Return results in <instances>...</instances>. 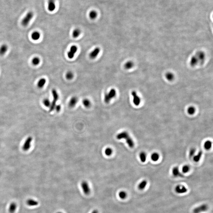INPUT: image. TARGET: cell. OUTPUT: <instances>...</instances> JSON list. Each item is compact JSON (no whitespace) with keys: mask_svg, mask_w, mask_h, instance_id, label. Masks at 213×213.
<instances>
[{"mask_svg":"<svg viewBox=\"0 0 213 213\" xmlns=\"http://www.w3.org/2000/svg\"><path fill=\"white\" fill-rule=\"evenodd\" d=\"M32 137H29L26 139V140H25V142L24 143V145H23V150L25 151H26L29 150L31 148V143L32 142Z\"/></svg>","mask_w":213,"mask_h":213,"instance_id":"ba28073f","label":"cell"},{"mask_svg":"<svg viewBox=\"0 0 213 213\" xmlns=\"http://www.w3.org/2000/svg\"><path fill=\"white\" fill-rule=\"evenodd\" d=\"M62 213V212H58V213Z\"/></svg>","mask_w":213,"mask_h":213,"instance_id":"b9f144b4","label":"cell"},{"mask_svg":"<svg viewBox=\"0 0 213 213\" xmlns=\"http://www.w3.org/2000/svg\"><path fill=\"white\" fill-rule=\"evenodd\" d=\"M26 204L29 206H36L38 204V202L35 200L30 198L26 201Z\"/></svg>","mask_w":213,"mask_h":213,"instance_id":"2e32d148","label":"cell"},{"mask_svg":"<svg viewBox=\"0 0 213 213\" xmlns=\"http://www.w3.org/2000/svg\"><path fill=\"white\" fill-rule=\"evenodd\" d=\"M172 174L175 177H183L182 174L180 172L179 168L178 167H174L172 170Z\"/></svg>","mask_w":213,"mask_h":213,"instance_id":"5bb4252c","label":"cell"},{"mask_svg":"<svg viewBox=\"0 0 213 213\" xmlns=\"http://www.w3.org/2000/svg\"><path fill=\"white\" fill-rule=\"evenodd\" d=\"M175 191L177 193L183 194L187 193V189L185 186L179 185L176 187L175 188Z\"/></svg>","mask_w":213,"mask_h":213,"instance_id":"52a82bcc","label":"cell"},{"mask_svg":"<svg viewBox=\"0 0 213 213\" xmlns=\"http://www.w3.org/2000/svg\"><path fill=\"white\" fill-rule=\"evenodd\" d=\"M198 64H199V62H198V60L197 59V57L195 55L193 56L191 59L190 64L191 66L194 67V66H196V65H197Z\"/></svg>","mask_w":213,"mask_h":213,"instance_id":"9a60e30c","label":"cell"},{"mask_svg":"<svg viewBox=\"0 0 213 213\" xmlns=\"http://www.w3.org/2000/svg\"><path fill=\"white\" fill-rule=\"evenodd\" d=\"M113 151L110 148H107L105 150V153L107 156H110L113 154Z\"/></svg>","mask_w":213,"mask_h":213,"instance_id":"e575fe53","label":"cell"},{"mask_svg":"<svg viewBox=\"0 0 213 213\" xmlns=\"http://www.w3.org/2000/svg\"><path fill=\"white\" fill-rule=\"evenodd\" d=\"M46 80L44 78H42V79H40L38 82V84H37L38 87L40 88H43L45 85V84H46Z\"/></svg>","mask_w":213,"mask_h":213,"instance_id":"603a6c76","label":"cell"},{"mask_svg":"<svg viewBox=\"0 0 213 213\" xmlns=\"http://www.w3.org/2000/svg\"><path fill=\"white\" fill-rule=\"evenodd\" d=\"M8 49V47L6 44H3L0 47V55H5Z\"/></svg>","mask_w":213,"mask_h":213,"instance_id":"d6986e66","label":"cell"},{"mask_svg":"<svg viewBox=\"0 0 213 213\" xmlns=\"http://www.w3.org/2000/svg\"><path fill=\"white\" fill-rule=\"evenodd\" d=\"M165 77L168 81H171L174 79V75L171 72H168L165 75Z\"/></svg>","mask_w":213,"mask_h":213,"instance_id":"4316f807","label":"cell"},{"mask_svg":"<svg viewBox=\"0 0 213 213\" xmlns=\"http://www.w3.org/2000/svg\"><path fill=\"white\" fill-rule=\"evenodd\" d=\"M131 94L133 97V104H134L136 106H138L140 104L141 102L140 97L137 95V93L135 91L132 92Z\"/></svg>","mask_w":213,"mask_h":213,"instance_id":"30bf717a","label":"cell"},{"mask_svg":"<svg viewBox=\"0 0 213 213\" xmlns=\"http://www.w3.org/2000/svg\"><path fill=\"white\" fill-rule=\"evenodd\" d=\"M195 111H196V109H195V107H193V106H191L188 108V109H187V113L190 115H193L194 114H195Z\"/></svg>","mask_w":213,"mask_h":213,"instance_id":"d6a6232c","label":"cell"},{"mask_svg":"<svg viewBox=\"0 0 213 213\" xmlns=\"http://www.w3.org/2000/svg\"><path fill=\"white\" fill-rule=\"evenodd\" d=\"M196 152V149L194 148H192L189 151V155L190 157H193L195 156V154Z\"/></svg>","mask_w":213,"mask_h":213,"instance_id":"f35d334b","label":"cell"},{"mask_svg":"<svg viewBox=\"0 0 213 213\" xmlns=\"http://www.w3.org/2000/svg\"><path fill=\"white\" fill-rule=\"evenodd\" d=\"M160 158V156L157 153H154L152 154L151 156V159L152 160L154 161H158Z\"/></svg>","mask_w":213,"mask_h":213,"instance_id":"f1b7e54d","label":"cell"},{"mask_svg":"<svg viewBox=\"0 0 213 213\" xmlns=\"http://www.w3.org/2000/svg\"><path fill=\"white\" fill-rule=\"evenodd\" d=\"M31 37L33 40H38L40 37V33L38 31H35V32H33L31 35Z\"/></svg>","mask_w":213,"mask_h":213,"instance_id":"44dd1931","label":"cell"},{"mask_svg":"<svg viewBox=\"0 0 213 213\" xmlns=\"http://www.w3.org/2000/svg\"><path fill=\"white\" fill-rule=\"evenodd\" d=\"M97 16H98V13H97V11L95 10H91L89 12V17L91 20H94L97 18Z\"/></svg>","mask_w":213,"mask_h":213,"instance_id":"7402d4cb","label":"cell"},{"mask_svg":"<svg viewBox=\"0 0 213 213\" xmlns=\"http://www.w3.org/2000/svg\"><path fill=\"white\" fill-rule=\"evenodd\" d=\"M47 8L49 11H53L56 9V4L55 0H48Z\"/></svg>","mask_w":213,"mask_h":213,"instance_id":"7c38bea8","label":"cell"},{"mask_svg":"<svg viewBox=\"0 0 213 213\" xmlns=\"http://www.w3.org/2000/svg\"><path fill=\"white\" fill-rule=\"evenodd\" d=\"M199 62V64H203L205 59V54L203 51H199L195 54Z\"/></svg>","mask_w":213,"mask_h":213,"instance_id":"9c48e42d","label":"cell"},{"mask_svg":"<svg viewBox=\"0 0 213 213\" xmlns=\"http://www.w3.org/2000/svg\"><path fill=\"white\" fill-rule=\"evenodd\" d=\"M116 138L119 140L125 139L127 143L130 148H133L135 144L133 140L130 136L129 133L126 131H123L119 133L116 135Z\"/></svg>","mask_w":213,"mask_h":213,"instance_id":"6da1fadb","label":"cell"},{"mask_svg":"<svg viewBox=\"0 0 213 213\" xmlns=\"http://www.w3.org/2000/svg\"><path fill=\"white\" fill-rule=\"evenodd\" d=\"M17 207V204L14 203L12 202L11 203L10 205L9 208V212L10 213H14L16 210V208Z\"/></svg>","mask_w":213,"mask_h":213,"instance_id":"ac0fdd59","label":"cell"},{"mask_svg":"<svg viewBox=\"0 0 213 213\" xmlns=\"http://www.w3.org/2000/svg\"><path fill=\"white\" fill-rule=\"evenodd\" d=\"M91 213H99V212L97 210H95L92 211Z\"/></svg>","mask_w":213,"mask_h":213,"instance_id":"60d3db41","label":"cell"},{"mask_svg":"<svg viewBox=\"0 0 213 213\" xmlns=\"http://www.w3.org/2000/svg\"><path fill=\"white\" fill-rule=\"evenodd\" d=\"M43 104L46 107H50L51 105V103L50 102L49 99H45L43 101Z\"/></svg>","mask_w":213,"mask_h":213,"instance_id":"74e56055","label":"cell"},{"mask_svg":"<svg viewBox=\"0 0 213 213\" xmlns=\"http://www.w3.org/2000/svg\"><path fill=\"white\" fill-rule=\"evenodd\" d=\"M119 196L121 199L124 200L128 196V194L125 191H122L119 193Z\"/></svg>","mask_w":213,"mask_h":213,"instance_id":"d4e9b609","label":"cell"},{"mask_svg":"<svg viewBox=\"0 0 213 213\" xmlns=\"http://www.w3.org/2000/svg\"><path fill=\"white\" fill-rule=\"evenodd\" d=\"M203 154V152L202 151H200L197 155H195L193 156V160L195 162H197L200 161L201 156Z\"/></svg>","mask_w":213,"mask_h":213,"instance_id":"cb8c5ba5","label":"cell"},{"mask_svg":"<svg viewBox=\"0 0 213 213\" xmlns=\"http://www.w3.org/2000/svg\"><path fill=\"white\" fill-rule=\"evenodd\" d=\"M73 73L71 72H68L66 75V79L68 80H71L73 79Z\"/></svg>","mask_w":213,"mask_h":213,"instance_id":"d590c367","label":"cell"},{"mask_svg":"<svg viewBox=\"0 0 213 213\" xmlns=\"http://www.w3.org/2000/svg\"><path fill=\"white\" fill-rule=\"evenodd\" d=\"M81 34V31L78 29H75L73 31L72 35L73 38H78Z\"/></svg>","mask_w":213,"mask_h":213,"instance_id":"83f0119b","label":"cell"},{"mask_svg":"<svg viewBox=\"0 0 213 213\" xmlns=\"http://www.w3.org/2000/svg\"><path fill=\"white\" fill-rule=\"evenodd\" d=\"M78 50V47L76 46H72L70 47V51L68 53V56L69 58L72 59L73 58Z\"/></svg>","mask_w":213,"mask_h":213,"instance_id":"8fae6325","label":"cell"},{"mask_svg":"<svg viewBox=\"0 0 213 213\" xmlns=\"http://www.w3.org/2000/svg\"><path fill=\"white\" fill-rule=\"evenodd\" d=\"M208 209V206L206 204H203L195 208L193 210V213H201L207 211Z\"/></svg>","mask_w":213,"mask_h":213,"instance_id":"5b68a950","label":"cell"},{"mask_svg":"<svg viewBox=\"0 0 213 213\" xmlns=\"http://www.w3.org/2000/svg\"><path fill=\"white\" fill-rule=\"evenodd\" d=\"M116 91L114 88L111 89L108 93L106 94L104 96V101L105 103L108 104L112 99L116 96Z\"/></svg>","mask_w":213,"mask_h":213,"instance_id":"3957f363","label":"cell"},{"mask_svg":"<svg viewBox=\"0 0 213 213\" xmlns=\"http://www.w3.org/2000/svg\"><path fill=\"white\" fill-rule=\"evenodd\" d=\"M139 157L140 159V161L141 162H145L146 161V155L145 153L144 152H141L139 154Z\"/></svg>","mask_w":213,"mask_h":213,"instance_id":"f546056e","label":"cell"},{"mask_svg":"<svg viewBox=\"0 0 213 213\" xmlns=\"http://www.w3.org/2000/svg\"><path fill=\"white\" fill-rule=\"evenodd\" d=\"M83 104L85 107H87V108L90 107L91 105V102H90V101L87 99H84L83 101Z\"/></svg>","mask_w":213,"mask_h":213,"instance_id":"836d02e7","label":"cell"},{"mask_svg":"<svg viewBox=\"0 0 213 213\" xmlns=\"http://www.w3.org/2000/svg\"><path fill=\"white\" fill-rule=\"evenodd\" d=\"M34 16V13L32 11H29L28 13L22 20V25L24 26H27L33 18Z\"/></svg>","mask_w":213,"mask_h":213,"instance_id":"277c9868","label":"cell"},{"mask_svg":"<svg viewBox=\"0 0 213 213\" xmlns=\"http://www.w3.org/2000/svg\"><path fill=\"white\" fill-rule=\"evenodd\" d=\"M32 62L34 66L38 65L40 63V59L38 57H34L32 60Z\"/></svg>","mask_w":213,"mask_h":213,"instance_id":"1f68e13d","label":"cell"},{"mask_svg":"<svg viewBox=\"0 0 213 213\" xmlns=\"http://www.w3.org/2000/svg\"><path fill=\"white\" fill-rule=\"evenodd\" d=\"M55 109L57 112H59L61 110V107L60 105H56L55 108Z\"/></svg>","mask_w":213,"mask_h":213,"instance_id":"ab89813d","label":"cell"},{"mask_svg":"<svg viewBox=\"0 0 213 213\" xmlns=\"http://www.w3.org/2000/svg\"><path fill=\"white\" fill-rule=\"evenodd\" d=\"M189 170H190V167L188 165H184L182 169V171L183 173H187L189 171Z\"/></svg>","mask_w":213,"mask_h":213,"instance_id":"8d00e7d4","label":"cell"},{"mask_svg":"<svg viewBox=\"0 0 213 213\" xmlns=\"http://www.w3.org/2000/svg\"><path fill=\"white\" fill-rule=\"evenodd\" d=\"M100 51V49L99 47H96V48H95L94 50L92 51L89 54V57H90V58L92 59L96 58L99 53Z\"/></svg>","mask_w":213,"mask_h":213,"instance_id":"4fadbf2b","label":"cell"},{"mask_svg":"<svg viewBox=\"0 0 213 213\" xmlns=\"http://www.w3.org/2000/svg\"><path fill=\"white\" fill-rule=\"evenodd\" d=\"M212 146V142L210 140L206 141L204 145V148L206 150H209L211 148Z\"/></svg>","mask_w":213,"mask_h":213,"instance_id":"4dcf8cb0","label":"cell"},{"mask_svg":"<svg viewBox=\"0 0 213 213\" xmlns=\"http://www.w3.org/2000/svg\"><path fill=\"white\" fill-rule=\"evenodd\" d=\"M133 66H134V64H133V62L130 61L127 62L124 65V67L127 70H129V69L132 68Z\"/></svg>","mask_w":213,"mask_h":213,"instance_id":"484cf974","label":"cell"},{"mask_svg":"<svg viewBox=\"0 0 213 213\" xmlns=\"http://www.w3.org/2000/svg\"><path fill=\"white\" fill-rule=\"evenodd\" d=\"M52 93L53 96V100L51 103L49 109V112H52L55 109V107L56 105V103L59 98V96L57 91L55 89H52Z\"/></svg>","mask_w":213,"mask_h":213,"instance_id":"7a4b0ae2","label":"cell"},{"mask_svg":"<svg viewBox=\"0 0 213 213\" xmlns=\"http://www.w3.org/2000/svg\"><path fill=\"white\" fill-rule=\"evenodd\" d=\"M81 188L83 193L86 195H88L90 193V188L89 184L86 181H83L81 183Z\"/></svg>","mask_w":213,"mask_h":213,"instance_id":"8992f818","label":"cell"},{"mask_svg":"<svg viewBox=\"0 0 213 213\" xmlns=\"http://www.w3.org/2000/svg\"><path fill=\"white\" fill-rule=\"evenodd\" d=\"M78 102V99L77 97H72L69 103V105L70 107H74L77 104Z\"/></svg>","mask_w":213,"mask_h":213,"instance_id":"e0dca14e","label":"cell"},{"mask_svg":"<svg viewBox=\"0 0 213 213\" xmlns=\"http://www.w3.org/2000/svg\"><path fill=\"white\" fill-rule=\"evenodd\" d=\"M147 185V181L146 180H142L138 185V189L140 190H143L146 188Z\"/></svg>","mask_w":213,"mask_h":213,"instance_id":"ffe728a7","label":"cell"}]
</instances>
